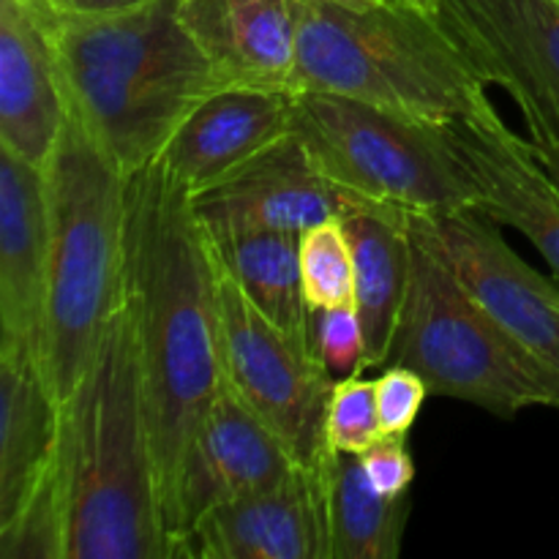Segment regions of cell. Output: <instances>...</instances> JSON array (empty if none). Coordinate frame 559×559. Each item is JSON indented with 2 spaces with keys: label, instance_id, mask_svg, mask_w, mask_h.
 I'll list each match as a JSON object with an SVG mask.
<instances>
[{
  "label": "cell",
  "instance_id": "obj_22",
  "mask_svg": "<svg viewBox=\"0 0 559 559\" xmlns=\"http://www.w3.org/2000/svg\"><path fill=\"white\" fill-rule=\"evenodd\" d=\"M333 559H396L409 522V495L374 489L360 456L331 453L325 462Z\"/></svg>",
  "mask_w": 559,
  "mask_h": 559
},
{
  "label": "cell",
  "instance_id": "obj_14",
  "mask_svg": "<svg viewBox=\"0 0 559 559\" xmlns=\"http://www.w3.org/2000/svg\"><path fill=\"white\" fill-rule=\"evenodd\" d=\"M69 118L49 5L0 0V147L47 167Z\"/></svg>",
  "mask_w": 559,
  "mask_h": 559
},
{
  "label": "cell",
  "instance_id": "obj_24",
  "mask_svg": "<svg viewBox=\"0 0 559 559\" xmlns=\"http://www.w3.org/2000/svg\"><path fill=\"white\" fill-rule=\"evenodd\" d=\"M382 437L380 409H377L374 380L360 374L338 377L333 382L325 415V445L331 453L360 456Z\"/></svg>",
  "mask_w": 559,
  "mask_h": 559
},
{
  "label": "cell",
  "instance_id": "obj_11",
  "mask_svg": "<svg viewBox=\"0 0 559 559\" xmlns=\"http://www.w3.org/2000/svg\"><path fill=\"white\" fill-rule=\"evenodd\" d=\"M298 464L282 437L224 380L169 495L167 530L173 559L183 557L191 530L213 508L278 484Z\"/></svg>",
  "mask_w": 559,
  "mask_h": 559
},
{
  "label": "cell",
  "instance_id": "obj_20",
  "mask_svg": "<svg viewBox=\"0 0 559 559\" xmlns=\"http://www.w3.org/2000/svg\"><path fill=\"white\" fill-rule=\"evenodd\" d=\"M355 254V309L364 328V371L385 369L413 271L409 211L355 197L342 213Z\"/></svg>",
  "mask_w": 559,
  "mask_h": 559
},
{
  "label": "cell",
  "instance_id": "obj_31",
  "mask_svg": "<svg viewBox=\"0 0 559 559\" xmlns=\"http://www.w3.org/2000/svg\"><path fill=\"white\" fill-rule=\"evenodd\" d=\"M27 3H36V5H52V0H27Z\"/></svg>",
  "mask_w": 559,
  "mask_h": 559
},
{
  "label": "cell",
  "instance_id": "obj_21",
  "mask_svg": "<svg viewBox=\"0 0 559 559\" xmlns=\"http://www.w3.org/2000/svg\"><path fill=\"white\" fill-rule=\"evenodd\" d=\"M218 267L271 322L300 338L311 336V314L300 282V233L238 229L211 235Z\"/></svg>",
  "mask_w": 559,
  "mask_h": 559
},
{
  "label": "cell",
  "instance_id": "obj_28",
  "mask_svg": "<svg viewBox=\"0 0 559 559\" xmlns=\"http://www.w3.org/2000/svg\"><path fill=\"white\" fill-rule=\"evenodd\" d=\"M145 3H151V0H52V9L63 11V14L98 16V14H120V11L140 9V5Z\"/></svg>",
  "mask_w": 559,
  "mask_h": 559
},
{
  "label": "cell",
  "instance_id": "obj_9",
  "mask_svg": "<svg viewBox=\"0 0 559 559\" xmlns=\"http://www.w3.org/2000/svg\"><path fill=\"white\" fill-rule=\"evenodd\" d=\"M475 74L502 87L533 147L559 145V0H409Z\"/></svg>",
  "mask_w": 559,
  "mask_h": 559
},
{
  "label": "cell",
  "instance_id": "obj_16",
  "mask_svg": "<svg viewBox=\"0 0 559 559\" xmlns=\"http://www.w3.org/2000/svg\"><path fill=\"white\" fill-rule=\"evenodd\" d=\"M47 265V173L0 147V347L41 358Z\"/></svg>",
  "mask_w": 559,
  "mask_h": 559
},
{
  "label": "cell",
  "instance_id": "obj_12",
  "mask_svg": "<svg viewBox=\"0 0 559 559\" xmlns=\"http://www.w3.org/2000/svg\"><path fill=\"white\" fill-rule=\"evenodd\" d=\"M325 462L298 464L278 484L213 508L191 530L183 557L333 559Z\"/></svg>",
  "mask_w": 559,
  "mask_h": 559
},
{
  "label": "cell",
  "instance_id": "obj_3",
  "mask_svg": "<svg viewBox=\"0 0 559 559\" xmlns=\"http://www.w3.org/2000/svg\"><path fill=\"white\" fill-rule=\"evenodd\" d=\"M69 107L126 175L151 167L191 109L222 87L180 20V0L80 16L49 5Z\"/></svg>",
  "mask_w": 559,
  "mask_h": 559
},
{
  "label": "cell",
  "instance_id": "obj_5",
  "mask_svg": "<svg viewBox=\"0 0 559 559\" xmlns=\"http://www.w3.org/2000/svg\"><path fill=\"white\" fill-rule=\"evenodd\" d=\"M44 173L49 265L41 366L63 404L91 366L104 328L123 300L129 175L71 107Z\"/></svg>",
  "mask_w": 559,
  "mask_h": 559
},
{
  "label": "cell",
  "instance_id": "obj_13",
  "mask_svg": "<svg viewBox=\"0 0 559 559\" xmlns=\"http://www.w3.org/2000/svg\"><path fill=\"white\" fill-rule=\"evenodd\" d=\"M358 194L328 178L295 131L257 158L191 197L211 235L238 229L304 233L336 218Z\"/></svg>",
  "mask_w": 559,
  "mask_h": 559
},
{
  "label": "cell",
  "instance_id": "obj_30",
  "mask_svg": "<svg viewBox=\"0 0 559 559\" xmlns=\"http://www.w3.org/2000/svg\"><path fill=\"white\" fill-rule=\"evenodd\" d=\"M336 3H353V5H360V3H371V0H336Z\"/></svg>",
  "mask_w": 559,
  "mask_h": 559
},
{
  "label": "cell",
  "instance_id": "obj_17",
  "mask_svg": "<svg viewBox=\"0 0 559 559\" xmlns=\"http://www.w3.org/2000/svg\"><path fill=\"white\" fill-rule=\"evenodd\" d=\"M451 131L484 194L480 213L519 229L559 276V186L530 140L506 126L497 109L451 120Z\"/></svg>",
  "mask_w": 559,
  "mask_h": 559
},
{
  "label": "cell",
  "instance_id": "obj_18",
  "mask_svg": "<svg viewBox=\"0 0 559 559\" xmlns=\"http://www.w3.org/2000/svg\"><path fill=\"white\" fill-rule=\"evenodd\" d=\"M180 20L222 87L293 91L298 0H180Z\"/></svg>",
  "mask_w": 559,
  "mask_h": 559
},
{
  "label": "cell",
  "instance_id": "obj_7",
  "mask_svg": "<svg viewBox=\"0 0 559 559\" xmlns=\"http://www.w3.org/2000/svg\"><path fill=\"white\" fill-rule=\"evenodd\" d=\"M293 131L322 173L364 200L413 213L480 211V186L451 123L338 93L293 91Z\"/></svg>",
  "mask_w": 559,
  "mask_h": 559
},
{
  "label": "cell",
  "instance_id": "obj_8",
  "mask_svg": "<svg viewBox=\"0 0 559 559\" xmlns=\"http://www.w3.org/2000/svg\"><path fill=\"white\" fill-rule=\"evenodd\" d=\"M218 322H222L224 380L276 431L300 464H322L325 415L333 374L314 342L267 320L243 289L218 267Z\"/></svg>",
  "mask_w": 559,
  "mask_h": 559
},
{
  "label": "cell",
  "instance_id": "obj_15",
  "mask_svg": "<svg viewBox=\"0 0 559 559\" xmlns=\"http://www.w3.org/2000/svg\"><path fill=\"white\" fill-rule=\"evenodd\" d=\"M293 131V91L216 87L180 123L158 162L191 197L238 173Z\"/></svg>",
  "mask_w": 559,
  "mask_h": 559
},
{
  "label": "cell",
  "instance_id": "obj_27",
  "mask_svg": "<svg viewBox=\"0 0 559 559\" xmlns=\"http://www.w3.org/2000/svg\"><path fill=\"white\" fill-rule=\"evenodd\" d=\"M360 464L380 495H409V486L415 480V462L407 448V437L382 435L369 451L360 453Z\"/></svg>",
  "mask_w": 559,
  "mask_h": 559
},
{
  "label": "cell",
  "instance_id": "obj_4",
  "mask_svg": "<svg viewBox=\"0 0 559 559\" xmlns=\"http://www.w3.org/2000/svg\"><path fill=\"white\" fill-rule=\"evenodd\" d=\"M293 91L338 93L435 123L495 109L489 85L409 0H298Z\"/></svg>",
  "mask_w": 559,
  "mask_h": 559
},
{
  "label": "cell",
  "instance_id": "obj_29",
  "mask_svg": "<svg viewBox=\"0 0 559 559\" xmlns=\"http://www.w3.org/2000/svg\"><path fill=\"white\" fill-rule=\"evenodd\" d=\"M538 153V158L544 162L546 173L555 178V183L559 186V145H549V147H533Z\"/></svg>",
  "mask_w": 559,
  "mask_h": 559
},
{
  "label": "cell",
  "instance_id": "obj_23",
  "mask_svg": "<svg viewBox=\"0 0 559 559\" xmlns=\"http://www.w3.org/2000/svg\"><path fill=\"white\" fill-rule=\"evenodd\" d=\"M300 282L311 311L355 306V254L342 216L300 233Z\"/></svg>",
  "mask_w": 559,
  "mask_h": 559
},
{
  "label": "cell",
  "instance_id": "obj_1",
  "mask_svg": "<svg viewBox=\"0 0 559 559\" xmlns=\"http://www.w3.org/2000/svg\"><path fill=\"white\" fill-rule=\"evenodd\" d=\"M123 300L167 513L186 453L222 391L224 366L218 262L194 200L162 162L129 175Z\"/></svg>",
  "mask_w": 559,
  "mask_h": 559
},
{
  "label": "cell",
  "instance_id": "obj_19",
  "mask_svg": "<svg viewBox=\"0 0 559 559\" xmlns=\"http://www.w3.org/2000/svg\"><path fill=\"white\" fill-rule=\"evenodd\" d=\"M63 407L36 353L0 347V527L9 524L58 462Z\"/></svg>",
  "mask_w": 559,
  "mask_h": 559
},
{
  "label": "cell",
  "instance_id": "obj_10",
  "mask_svg": "<svg viewBox=\"0 0 559 559\" xmlns=\"http://www.w3.org/2000/svg\"><path fill=\"white\" fill-rule=\"evenodd\" d=\"M409 224L511 336L559 369V287L511 249L500 224L480 211H409Z\"/></svg>",
  "mask_w": 559,
  "mask_h": 559
},
{
  "label": "cell",
  "instance_id": "obj_2",
  "mask_svg": "<svg viewBox=\"0 0 559 559\" xmlns=\"http://www.w3.org/2000/svg\"><path fill=\"white\" fill-rule=\"evenodd\" d=\"M58 480L66 559H173L134 320L109 317L63 404Z\"/></svg>",
  "mask_w": 559,
  "mask_h": 559
},
{
  "label": "cell",
  "instance_id": "obj_6",
  "mask_svg": "<svg viewBox=\"0 0 559 559\" xmlns=\"http://www.w3.org/2000/svg\"><path fill=\"white\" fill-rule=\"evenodd\" d=\"M385 366H407L435 396L500 418L527 407L559 409V369L511 336L415 229L407 298Z\"/></svg>",
  "mask_w": 559,
  "mask_h": 559
},
{
  "label": "cell",
  "instance_id": "obj_25",
  "mask_svg": "<svg viewBox=\"0 0 559 559\" xmlns=\"http://www.w3.org/2000/svg\"><path fill=\"white\" fill-rule=\"evenodd\" d=\"M314 349L333 380L364 371V328L355 306H333L311 314Z\"/></svg>",
  "mask_w": 559,
  "mask_h": 559
},
{
  "label": "cell",
  "instance_id": "obj_26",
  "mask_svg": "<svg viewBox=\"0 0 559 559\" xmlns=\"http://www.w3.org/2000/svg\"><path fill=\"white\" fill-rule=\"evenodd\" d=\"M377 409H380L382 435L409 437V429L424 409L429 385L424 377L415 374L407 366H385L374 380Z\"/></svg>",
  "mask_w": 559,
  "mask_h": 559
}]
</instances>
